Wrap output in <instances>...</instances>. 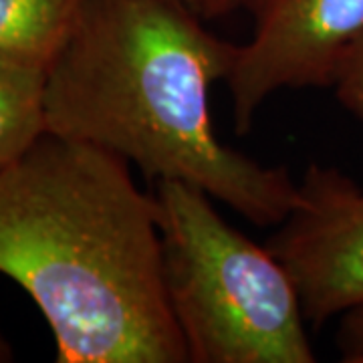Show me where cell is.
Masks as SVG:
<instances>
[{"mask_svg": "<svg viewBox=\"0 0 363 363\" xmlns=\"http://www.w3.org/2000/svg\"><path fill=\"white\" fill-rule=\"evenodd\" d=\"M238 45L186 0H81L45 75L47 131L113 152L145 178L192 184L257 226L283 224L298 184L218 140L212 85Z\"/></svg>", "mask_w": 363, "mask_h": 363, "instance_id": "obj_1", "label": "cell"}, {"mask_svg": "<svg viewBox=\"0 0 363 363\" xmlns=\"http://www.w3.org/2000/svg\"><path fill=\"white\" fill-rule=\"evenodd\" d=\"M130 162L45 131L0 168V274L37 303L59 363H186L154 194Z\"/></svg>", "mask_w": 363, "mask_h": 363, "instance_id": "obj_2", "label": "cell"}, {"mask_svg": "<svg viewBox=\"0 0 363 363\" xmlns=\"http://www.w3.org/2000/svg\"><path fill=\"white\" fill-rule=\"evenodd\" d=\"M154 184L164 286L188 362H315L285 264L226 224L204 190L178 180Z\"/></svg>", "mask_w": 363, "mask_h": 363, "instance_id": "obj_3", "label": "cell"}, {"mask_svg": "<svg viewBox=\"0 0 363 363\" xmlns=\"http://www.w3.org/2000/svg\"><path fill=\"white\" fill-rule=\"evenodd\" d=\"M252 37L238 45L226 85L236 133H247L274 91L331 87L363 30V0H250Z\"/></svg>", "mask_w": 363, "mask_h": 363, "instance_id": "obj_4", "label": "cell"}, {"mask_svg": "<svg viewBox=\"0 0 363 363\" xmlns=\"http://www.w3.org/2000/svg\"><path fill=\"white\" fill-rule=\"evenodd\" d=\"M267 247L295 279L313 327L363 309V190L343 172L311 164Z\"/></svg>", "mask_w": 363, "mask_h": 363, "instance_id": "obj_5", "label": "cell"}, {"mask_svg": "<svg viewBox=\"0 0 363 363\" xmlns=\"http://www.w3.org/2000/svg\"><path fill=\"white\" fill-rule=\"evenodd\" d=\"M79 6L81 0H0V57L47 69Z\"/></svg>", "mask_w": 363, "mask_h": 363, "instance_id": "obj_6", "label": "cell"}, {"mask_svg": "<svg viewBox=\"0 0 363 363\" xmlns=\"http://www.w3.org/2000/svg\"><path fill=\"white\" fill-rule=\"evenodd\" d=\"M45 75L47 69L0 57V168L47 131Z\"/></svg>", "mask_w": 363, "mask_h": 363, "instance_id": "obj_7", "label": "cell"}, {"mask_svg": "<svg viewBox=\"0 0 363 363\" xmlns=\"http://www.w3.org/2000/svg\"><path fill=\"white\" fill-rule=\"evenodd\" d=\"M331 87L339 104L363 121V30L343 52Z\"/></svg>", "mask_w": 363, "mask_h": 363, "instance_id": "obj_8", "label": "cell"}, {"mask_svg": "<svg viewBox=\"0 0 363 363\" xmlns=\"http://www.w3.org/2000/svg\"><path fill=\"white\" fill-rule=\"evenodd\" d=\"M337 345L343 362L363 363V309H355L343 315L337 333Z\"/></svg>", "mask_w": 363, "mask_h": 363, "instance_id": "obj_9", "label": "cell"}, {"mask_svg": "<svg viewBox=\"0 0 363 363\" xmlns=\"http://www.w3.org/2000/svg\"><path fill=\"white\" fill-rule=\"evenodd\" d=\"M250 0H192V9L202 18H222L236 13L240 9H248Z\"/></svg>", "mask_w": 363, "mask_h": 363, "instance_id": "obj_10", "label": "cell"}, {"mask_svg": "<svg viewBox=\"0 0 363 363\" xmlns=\"http://www.w3.org/2000/svg\"><path fill=\"white\" fill-rule=\"evenodd\" d=\"M6 359H11V347L0 337V362H6Z\"/></svg>", "mask_w": 363, "mask_h": 363, "instance_id": "obj_11", "label": "cell"}, {"mask_svg": "<svg viewBox=\"0 0 363 363\" xmlns=\"http://www.w3.org/2000/svg\"><path fill=\"white\" fill-rule=\"evenodd\" d=\"M186 2H188V4H190V6H192V0H186Z\"/></svg>", "mask_w": 363, "mask_h": 363, "instance_id": "obj_12", "label": "cell"}]
</instances>
